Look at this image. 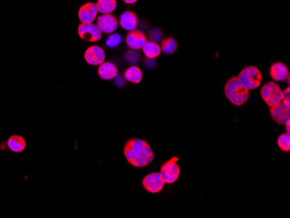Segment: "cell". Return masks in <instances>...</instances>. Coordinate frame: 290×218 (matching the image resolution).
Wrapping results in <instances>:
<instances>
[{
	"mask_svg": "<svg viewBox=\"0 0 290 218\" xmlns=\"http://www.w3.org/2000/svg\"><path fill=\"white\" fill-rule=\"evenodd\" d=\"M225 96L228 100L236 106L245 105L249 99V90L243 86L237 77H232L227 81L224 86Z\"/></svg>",
	"mask_w": 290,
	"mask_h": 218,
	"instance_id": "1",
	"label": "cell"
},
{
	"mask_svg": "<svg viewBox=\"0 0 290 218\" xmlns=\"http://www.w3.org/2000/svg\"><path fill=\"white\" fill-rule=\"evenodd\" d=\"M237 78L247 90H253L260 86L263 80V75L257 67L248 66L240 72Z\"/></svg>",
	"mask_w": 290,
	"mask_h": 218,
	"instance_id": "2",
	"label": "cell"
},
{
	"mask_svg": "<svg viewBox=\"0 0 290 218\" xmlns=\"http://www.w3.org/2000/svg\"><path fill=\"white\" fill-rule=\"evenodd\" d=\"M261 96L269 107L277 105L282 99V90L278 84L269 82L264 84L261 89Z\"/></svg>",
	"mask_w": 290,
	"mask_h": 218,
	"instance_id": "3",
	"label": "cell"
},
{
	"mask_svg": "<svg viewBox=\"0 0 290 218\" xmlns=\"http://www.w3.org/2000/svg\"><path fill=\"white\" fill-rule=\"evenodd\" d=\"M178 161L179 159L174 157L162 165L161 170L159 173L161 175L165 183L172 184L174 182H177L180 176L179 165H177Z\"/></svg>",
	"mask_w": 290,
	"mask_h": 218,
	"instance_id": "4",
	"label": "cell"
},
{
	"mask_svg": "<svg viewBox=\"0 0 290 218\" xmlns=\"http://www.w3.org/2000/svg\"><path fill=\"white\" fill-rule=\"evenodd\" d=\"M78 35L86 42H96L102 38V33L96 24L82 23L78 26Z\"/></svg>",
	"mask_w": 290,
	"mask_h": 218,
	"instance_id": "5",
	"label": "cell"
},
{
	"mask_svg": "<svg viewBox=\"0 0 290 218\" xmlns=\"http://www.w3.org/2000/svg\"><path fill=\"white\" fill-rule=\"evenodd\" d=\"M142 183L147 192L152 193V194H156V193L162 192L165 186V182L159 172H154V173H150L144 176Z\"/></svg>",
	"mask_w": 290,
	"mask_h": 218,
	"instance_id": "6",
	"label": "cell"
},
{
	"mask_svg": "<svg viewBox=\"0 0 290 218\" xmlns=\"http://www.w3.org/2000/svg\"><path fill=\"white\" fill-rule=\"evenodd\" d=\"M154 159H155V154L153 152L151 147L146 143L138 152V155H136V158L132 162H130L129 164L133 167H145L147 165H150Z\"/></svg>",
	"mask_w": 290,
	"mask_h": 218,
	"instance_id": "7",
	"label": "cell"
},
{
	"mask_svg": "<svg viewBox=\"0 0 290 218\" xmlns=\"http://www.w3.org/2000/svg\"><path fill=\"white\" fill-rule=\"evenodd\" d=\"M269 112L272 119L281 126H284L287 120L290 119L289 106L285 105L283 102H280L277 105L270 107Z\"/></svg>",
	"mask_w": 290,
	"mask_h": 218,
	"instance_id": "8",
	"label": "cell"
},
{
	"mask_svg": "<svg viewBox=\"0 0 290 218\" xmlns=\"http://www.w3.org/2000/svg\"><path fill=\"white\" fill-rule=\"evenodd\" d=\"M96 25L99 27V30H101V33L111 34L117 30V26H118V20L111 13L102 14L98 18Z\"/></svg>",
	"mask_w": 290,
	"mask_h": 218,
	"instance_id": "9",
	"label": "cell"
},
{
	"mask_svg": "<svg viewBox=\"0 0 290 218\" xmlns=\"http://www.w3.org/2000/svg\"><path fill=\"white\" fill-rule=\"evenodd\" d=\"M84 59L90 66H100L105 62V51L98 45L90 46L84 53Z\"/></svg>",
	"mask_w": 290,
	"mask_h": 218,
	"instance_id": "10",
	"label": "cell"
},
{
	"mask_svg": "<svg viewBox=\"0 0 290 218\" xmlns=\"http://www.w3.org/2000/svg\"><path fill=\"white\" fill-rule=\"evenodd\" d=\"M146 142L139 138H131L123 147V154L127 161L132 162L138 155Z\"/></svg>",
	"mask_w": 290,
	"mask_h": 218,
	"instance_id": "11",
	"label": "cell"
},
{
	"mask_svg": "<svg viewBox=\"0 0 290 218\" xmlns=\"http://www.w3.org/2000/svg\"><path fill=\"white\" fill-rule=\"evenodd\" d=\"M126 44L132 50H142L146 44V35L143 32L138 30L130 32L126 36Z\"/></svg>",
	"mask_w": 290,
	"mask_h": 218,
	"instance_id": "12",
	"label": "cell"
},
{
	"mask_svg": "<svg viewBox=\"0 0 290 218\" xmlns=\"http://www.w3.org/2000/svg\"><path fill=\"white\" fill-rule=\"evenodd\" d=\"M98 12L96 4L89 2L81 6L78 11V18L82 23H92L96 19Z\"/></svg>",
	"mask_w": 290,
	"mask_h": 218,
	"instance_id": "13",
	"label": "cell"
},
{
	"mask_svg": "<svg viewBox=\"0 0 290 218\" xmlns=\"http://www.w3.org/2000/svg\"><path fill=\"white\" fill-rule=\"evenodd\" d=\"M118 24L123 28V30H136L138 25V18L137 14L132 11H125L123 14L120 16Z\"/></svg>",
	"mask_w": 290,
	"mask_h": 218,
	"instance_id": "14",
	"label": "cell"
},
{
	"mask_svg": "<svg viewBox=\"0 0 290 218\" xmlns=\"http://www.w3.org/2000/svg\"><path fill=\"white\" fill-rule=\"evenodd\" d=\"M269 75L272 78L273 80L276 82H282L287 79L289 76V72L287 69V66L281 62H276L273 64L269 69Z\"/></svg>",
	"mask_w": 290,
	"mask_h": 218,
	"instance_id": "15",
	"label": "cell"
},
{
	"mask_svg": "<svg viewBox=\"0 0 290 218\" xmlns=\"http://www.w3.org/2000/svg\"><path fill=\"white\" fill-rule=\"evenodd\" d=\"M98 73L104 80H111L117 77L118 73L117 66L111 62H104L99 66Z\"/></svg>",
	"mask_w": 290,
	"mask_h": 218,
	"instance_id": "16",
	"label": "cell"
},
{
	"mask_svg": "<svg viewBox=\"0 0 290 218\" xmlns=\"http://www.w3.org/2000/svg\"><path fill=\"white\" fill-rule=\"evenodd\" d=\"M7 146L12 152L20 153L25 149L26 142L21 136L13 135L7 140Z\"/></svg>",
	"mask_w": 290,
	"mask_h": 218,
	"instance_id": "17",
	"label": "cell"
},
{
	"mask_svg": "<svg viewBox=\"0 0 290 218\" xmlns=\"http://www.w3.org/2000/svg\"><path fill=\"white\" fill-rule=\"evenodd\" d=\"M123 77L126 81L133 83V84H139L143 79V72L138 66H132L126 69L123 73Z\"/></svg>",
	"mask_w": 290,
	"mask_h": 218,
	"instance_id": "18",
	"label": "cell"
},
{
	"mask_svg": "<svg viewBox=\"0 0 290 218\" xmlns=\"http://www.w3.org/2000/svg\"><path fill=\"white\" fill-rule=\"evenodd\" d=\"M142 50L144 51V55L146 56L147 58H151V59L159 57L162 52L160 45L157 43L152 42V41H149V42L147 41Z\"/></svg>",
	"mask_w": 290,
	"mask_h": 218,
	"instance_id": "19",
	"label": "cell"
},
{
	"mask_svg": "<svg viewBox=\"0 0 290 218\" xmlns=\"http://www.w3.org/2000/svg\"><path fill=\"white\" fill-rule=\"evenodd\" d=\"M96 6L99 12L102 14L112 13L117 7V0H98Z\"/></svg>",
	"mask_w": 290,
	"mask_h": 218,
	"instance_id": "20",
	"label": "cell"
},
{
	"mask_svg": "<svg viewBox=\"0 0 290 218\" xmlns=\"http://www.w3.org/2000/svg\"><path fill=\"white\" fill-rule=\"evenodd\" d=\"M161 51L167 55H171L176 52L177 49V42L172 37H169L161 41Z\"/></svg>",
	"mask_w": 290,
	"mask_h": 218,
	"instance_id": "21",
	"label": "cell"
},
{
	"mask_svg": "<svg viewBox=\"0 0 290 218\" xmlns=\"http://www.w3.org/2000/svg\"><path fill=\"white\" fill-rule=\"evenodd\" d=\"M277 145L279 148L285 152H288L290 150V135L289 133H283L279 136L277 139Z\"/></svg>",
	"mask_w": 290,
	"mask_h": 218,
	"instance_id": "22",
	"label": "cell"
},
{
	"mask_svg": "<svg viewBox=\"0 0 290 218\" xmlns=\"http://www.w3.org/2000/svg\"><path fill=\"white\" fill-rule=\"evenodd\" d=\"M141 55L137 50H129L124 55V60L127 64L130 65H136L139 62Z\"/></svg>",
	"mask_w": 290,
	"mask_h": 218,
	"instance_id": "23",
	"label": "cell"
},
{
	"mask_svg": "<svg viewBox=\"0 0 290 218\" xmlns=\"http://www.w3.org/2000/svg\"><path fill=\"white\" fill-rule=\"evenodd\" d=\"M122 40H123V38L120 34H112L111 33V36H109L105 43H106L108 47L113 49L118 46L122 43Z\"/></svg>",
	"mask_w": 290,
	"mask_h": 218,
	"instance_id": "24",
	"label": "cell"
},
{
	"mask_svg": "<svg viewBox=\"0 0 290 218\" xmlns=\"http://www.w3.org/2000/svg\"><path fill=\"white\" fill-rule=\"evenodd\" d=\"M149 39L150 41L155 43H159L163 39V32L159 28H154L152 30H150L149 33Z\"/></svg>",
	"mask_w": 290,
	"mask_h": 218,
	"instance_id": "25",
	"label": "cell"
},
{
	"mask_svg": "<svg viewBox=\"0 0 290 218\" xmlns=\"http://www.w3.org/2000/svg\"><path fill=\"white\" fill-rule=\"evenodd\" d=\"M289 90V86H288L287 88H286L283 91H282V99H281V102H283L285 105H287V106H289L290 107Z\"/></svg>",
	"mask_w": 290,
	"mask_h": 218,
	"instance_id": "26",
	"label": "cell"
},
{
	"mask_svg": "<svg viewBox=\"0 0 290 218\" xmlns=\"http://www.w3.org/2000/svg\"><path fill=\"white\" fill-rule=\"evenodd\" d=\"M115 78H116L115 82H116V84H117V86H125L126 84H127V83H126L125 78H124V77H122L121 75H118V76L117 75V77H116Z\"/></svg>",
	"mask_w": 290,
	"mask_h": 218,
	"instance_id": "27",
	"label": "cell"
},
{
	"mask_svg": "<svg viewBox=\"0 0 290 218\" xmlns=\"http://www.w3.org/2000/svg\"><path fill=\"white\" fill-rule=\"evenodd\" d=\"M123 2L128 5H132V4L137 3L138 0H123Z\"/></svg>",
	"mask_w": 290,
	"mask_h": 218,
	"instance_id": "28",
	"label": "cell"
},
{
	"mask_svg": "<svg viewBox=\"0 0 290 218\" xmlns=\"http://www.w3.org/2000/svg\"><path fill=\"white\" fill-rule=\"evenodd\" d=\"M289 123H290V119L287 120L286 123H285L284 126H286V130H287V133H289Z\"/></svg>",
	"mask_w": 290,
	"mask_h": 218,
	"instance_id": "29",
	"label": "cell"
}]
</instances>
